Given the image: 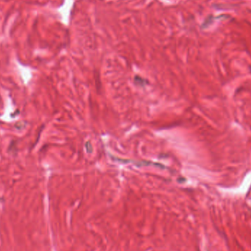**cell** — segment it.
Instances as JSON below:
<instances>
[]
</instances>
